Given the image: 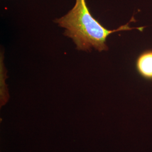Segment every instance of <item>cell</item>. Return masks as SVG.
<instances>
[{
	"instance_id": "obj_1",
	"label": "cell",
	"mask_w": 152,
	"mask_h": 152,
	"mask_svg": "<svg viewBox=\"0 0 152 152\" xmlns=\"http://www.w3.org/2000/svg\"><path fill=\"white\" fill-rule=\"evenodd\" d=\"M134 20L133 17L126 24L116 29L110 30L103 27L93 17L86 0H75V4L71 10L64 16L55 19L54 22L64 29L63 34L71 38L77 50L91 52L94 49L102 52L108 50L106 41L110 34L132 29L143 31L144 27L131 28L129 26Z\"/></svg>"
},
{
	"instance_id": "obj_3",
	"label": "cell",
	"mask_w": 152,
	"mask_h": 152,
	"mask_svg": "<svg viewBox=\"0 0 152 152\" xmlns=\"http://www.w3.org/2000/svg\"><path fill=\"white\" fill-rule=\"evenodd\" d=\"M4 52H1L0 56V83H1V105H4L8 101L9 95L6 80L7 78V71L4 62Z\"/></svg>"
},
{
	"instance_id": "obj_2",
	"label": "cell",
	"mask_w": 152,
	"mask_h": 152,
	"mask_svg": "<svg viewBox=\"0 0 152 152\" xmlns=\"http://www.w3.org/2000/svg\"><path fill=\"white\" fill-rule=\"evenodd\" d=\"M136 69L143 78L152 81V50L141 53L136 60Z\"/></svg>"
}]
</instances>
